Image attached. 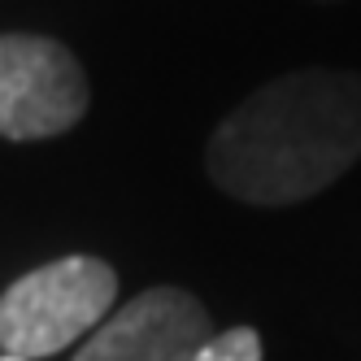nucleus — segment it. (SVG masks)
Returning a JSON list of instances; mask_svg holds the SVG:
<instances>
[{
    "label": "nucleus",
    "instance_id": "nucleus-3",
    "mask_svg": "<svg viewBox=\"0 0 361 361\" xmlns=\"http://www.w3.org/2000/svg\"><path fill=\"white\" fill-rule=\"evenodd\" d=\"M87 74L61 39L0 35V135L53 140L87 114Z\"/></svg>",
    "mask_w": 361,
    "mask_h": 361
},
{
    "label": "nucleus",
    "instance_id": "nucleus-6",
    "mask_svg": "<svg viewBox=\"0 0 361 361\" xmlns=\"http://www.w3.org/2000/svg\"><path fill=\"white\" fill-rule=\"evenodd\" d=\"M0 361H22V357H5V353H0Z\"/></svg>",
    "mask_w": 361,
    "mask_h": 361
},
{
    "label": "nucleus",
    "instance_id": "nucleus-4",
    "mask_svg": "<svg viewBox=\"0 0 361 361\" xmlns=\"http://www.w3.org/2000/svg\"><path fill=\"white\" fill-rule=\"evenodd\" d=\"M209 335V309L192 292L148 288L114 309L70 361H192Z\"/></svg>",
    "mask_w": 361,
    "mask_h": 361
},
{
    "label": "nucleus",
    "instance_id": "nucleus-2",
    "mask_svg": "<svg viewBox=\"0 0 361 361\" xmlns=\"http://www.w3.org/2000/svg\"><path fill=\"white\" fill-rule=\"evenodd\" d=\"M118 274L100 257L70 252L0 292V353L39 361L87 335L114 314Z\"/></svg>",
    "mask_w": 361,
    "mask_h": 361
},
{
    "label": "nucleus",
    "instance_id": "nucleus-1",
    "mask_svg": "<svg viewBox=\"0 0 361 361\" xmlns=\"http://www.w3.org/2000/svg\"><path fill=\"white\" fill-rule=\"evenodd\" d=\"M361 161V74L292 70L231 109L204 170L231 200L283 209L326 192Z\"/></svg>",
    "mask_w": 361,
    "mask_h": 361
},
{
    "label": "nucleus",
    "instance_id": "nucleus-5",
    "mask_svg": "<svg viewBox=\"0 0 361 361\" xmlns=\"http://www.w3.org/2000/svg\"><path fill=\"white\" fill-rule=\"evenodd\" d=\"M192 361H262V335L252 326H231L218 331L200 344V353Z\"/></svg>",
    "mask_w": 361,
    "mask_h": 361
}]
</instances>
